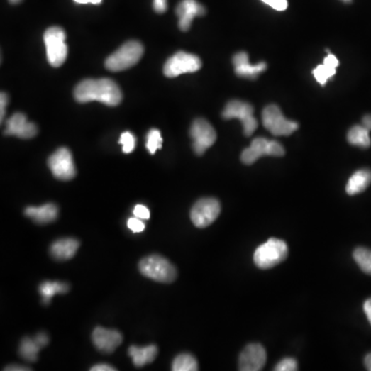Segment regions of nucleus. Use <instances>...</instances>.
<instances>
[{"instance_id": "1", "label": "nucleus", "mask_w": 371, "mask_h": 371, "mask_svg": "<svg viewBox=\"0 0 371 371\" xmlns=\"http://www.w3.org/2000/svg\"><path fill=\"white\" fill-rule=\"evenodd\" d=\"M74 95L81 104L99 101L109 106H118L123 99L119 86L111 79H84L77 84Z\"/></svg>"}, {"instance_id": "2", "label": "nucleus", "mask_w": 371, "mask_h": 371, "mask_svg": "<svg viewBox=\"0 0 371 371\" xmlns=\"http://www.w3.org/2000/svg\"><path fill=\"white\" fill-rule=\"evenodd\" d=\"M138 268L143 275L158 283H172L177 279L175 266L160 255H151L142 259Z\"/></svg>"}, {"instance_id": "3", "label": "nucleus", "mask_w": 371, "mask_h": 371, "mask_svg": "<svg viewBox=\"0 0 371 371\" xmlns=\"http://www.w3.org/2000/svg\"><path fill=\"white\" fill-rule=\"evenodd\" d=\"M288 256V245L279 238H270L254 253V262L261 270H270Z\"/></svg>"}, {"instance_id": "4", "label": "nucleus", "mask_w": 371, "mask_h": 371, "mask_svg": "<svg viewBox=\"0 0 371 371\" xmlns=\"http://www.w3.org/2000/svg\"><path fill=\"white\" fill-rule=\"evenodd\" d=\"M143 47L140 42L131 40L125 43L115 53L106 60V67L111 72H122L128 70L140 60L143 55Z\"/></svg>"}, {"instance_id": "5", "label": "nucleus", "mask_w": 371, "mask_h": 371, "mask_svg": "<svg viewBox=\"0 0 371 371\" xmlns=\"http://www.w3.org/2000/svg\"><path fill=\"white\" fill-rule=\"evenodd\" d=\"M66 33L61 27H50L45 31L44 40L47 58L53 67H59L67 58L68 48L65 43Z\"/></svg>"}, {"instance_id": "6", "label": "nucleus", "mask_w": 371, "mask_h": 371, "mask_svg": "<svg viewBox=\"0 0 371 371\" xmlns=\"http://www.w3.org/2000/svg\"><path fill=\"white\" fill-rule=\"evenodd\" d=\"M262 123L264 127L275 136H289L297 131L298 123L286 119L281 109L270 104L263 109Z\"/></svg>"}, {"instance_id": "7", "label": "nucleus", "mask_w": 371, "mask_h": 371, "mask_svg": "<svg viewBox=\"0 0 371 371\" xmlns=\"http://www.w3.org/2000/svg\"><path fill=\"white\" fill-rule=\"evenodd\" d=\"M222 116L226 120H240L245 136H251L258 127V121L254 117V108L248 102L231 100L225 106Z\"/></svg>"}, {"instance_id": "8", "label": "nucleus", "mask_w": 371, "mask_h": 371, "mask_svg": "<svg viewBox=\"0 0 371 371\" xmlns=\"http://www.w3.org/2000/svg\"><path fill=\"white\" fill-rule=\"evenodd\" d=\"M284 155V149L281 143L264 138H257L253 140L249 148L243 150L240 159L243 164L251 165L263 156L282 157Z\"/></svg>"}, {"instance_id": "9", "label": "nucleus", "mask_w": 371, "mask_h": 371, "mask_svg": "<svg viewBox=\"0 0 371 371\" xmlns=\"http://www.w3.org/2000/svg\"><path fill=\"white\" fill-rule=\"evenodd\" d=\"M201 60L196 55L179 51L166 61L163 72L167 77H175L184 74L198 72L201 68Z\"/></svg>"}, {"instance_id": "10", "label": "nucleus", "mask_w": 371, "mask_h": 371, "mask_svg": "<svg viewBox=\"0 0 371 371\" xmlns=\"http://www.w3.org/2000/svg\"><path fill=\"white\" fill-rule=\"evenodd\" d=\"M221 214V204L215 198H202L191 209L190 218L198 228H206L217 220Z\"/></svg>"}, {"instance_id": "11", "label": "nucleus", "mask_w": 371, "mask_h": 371, "mask_svg": "<svg viewBox=\"0 0 371 371\" xmlns=\"http://www.w3.org/2000/svg\"><path fill=\"white\" fill-rule=\"evenodd\" d=\"M48 165L54 177L60 181H70L76 177V165L72 152L66 148H60L54 152L48 159Z\"/></svg>"}, {"instance_id": "12", "label": "nucleus", "mask_w": 371, "mask_h": 371, "mask_svg": "<svg viewBox=\"0 0 371 371\" xmlns=\"http://www.w3.org/2000/svg\"><path fill=\"white\" fill-rule=\"evenodd\" d=\"M190 135L193 140V150L198 156L206 153L217 140V133L208 121L196 119L192 123Z\"/></svg>"}, {"instance_id": "13", "label": "nucleus", "mask_w": 371, "mask_h": 371, "mask_svg": "<svg viewBox=\"0 0 371 371\" xmlns=\"http://www.w3.org/2000/svg\"><path fill=\"white\" fill-rule=\"evenodd\" d=\"M267 354L260 343H250L243 349L238 360L241 371H260L265 366Z\"/></svg>"}, {"instance_id": "14", "label": "nucleus", "mask_w": 371, "mask_h": 371, "mask_svg": "<svg viewBox=\"0 0 371 371\" xmlns=\"http://www.w3.org/2000/svg\"><path fill=\"white\" fill-rule=\"evenodd\" d=\"M93 345L104 354H111L120 347L123 341L122 334L117 330L96 327L92 333Z\"/></svg>"}, {"instance_id": "15", "label": "nucleus", "mask_w": 371, "mask_h": 371, "mask_svg": "<svg viewBox=\"0 0 371 371\" xmlns=\"http://www.w3.org/2000/svg\"><path fill=\"white\" fill-rule=\"evenodd\" d=\"M6 135L17 136L23 140H29L38 134V127L27 120L24 113H17L11 116L6 122Z\"/></svg>"}, {"instance_id": "16", "label": "nucleus", "mask_w": 371, "mask_h": 371, "mask_svg": "<svg viewBox=\"0 0 371 371\" xmlns=\"http://www.w3.org/2000/svg\"><path fill=\"white\" fill-rule=\"evenodd\" d=\"M179 17V27L182 31H188L195 17L206 15V8L196 0H182L175 9Z\"/></svg>"}, {"instance_id": "17", "label": "nucleus", "mask_w": 371, "mask_h": 371, "mask_svg": "<svg viewBox=\"0 0 371 371\" xmlns=\"http://www.w3.org/2000/svg\"><path fill=\"white\" fill-rule=\"evenodd\" d=\"M234 72L238 77L245 79H255L259 74L265 72L267 65L265 62H260L258 65H252L249 61V55L245 52H240L233 56Z\"/></svg>"}, {"instance_id": "18", "label": "nucleus", "mask_w": 371, "mask_h": 371, "mask_svg": "<svg viewBox=\"0 0 371 371\" xmlns=\"http://www.w3.org/2000/svg\"><path fill=\"white\" fill-rule=\"evenodd\" d=\"M24 214L38 224H49L58 218L59 209L56 204H47L42 206H28Z\"/></svg>"}, {"instance_id": "19", "label": "nucleus", "mask_w": 371, "mask_h": 371, "mask_svg": "<svg viewBox=\"0 0 371 371\" xmlns=\"http://www.w3.org/2000/svg\"><path fill=\"white\" fill-rule=\"evenodd\" d=\"M79 248V243L74 238H61L53 243L50 253L56 260H70L76 255Z\"/></svg>"}, {"instance_id": "20", "label": "nucleus", "mask_w": 371, "mask_h": 371, "mask_svg": "<svg viewBox=\"0 0 371 371\" xmlns=\"http://www.w3.org/2000/svg\"><path fill=\"white\" fill-rule=\"evenodd\" d=\"M338 65V59L334 55L328 54L326 58L324 59V63L317 66L313 70L314 77L317 79L319 84L325 86L329 79L336 76V68Z\"/></svg>"}, {"instance_id": "21", "label": "nucleus", "mask_w": 371, "mask_h": 371, "mask_svg": "<svg viewBox=\"0 0 371 371\" xmlns=\"http://www.w3.org/2000/svg\"><path fill=\"white\" fill-rule=\"evenodd\" d=\"M129 356L132 358L134 366L136 367H143L148 364L152 363L158 354V349L156 345H151L145 348H138L136 345H131L128 350Z\"/></svg>"}, {"instance_id": "22", "label": "nucleus", "mask_w": 371, "mask_h": 371, "mask_svg": "<svg viewBox=\"0 0 371 371\" xmlns=\"http://www.w3.org/2000/svg\"><path fill=\"white\" fill-rule=\"evenodd\" d=\"M371 184V170H360L355 172L348 182L345 191L349 195H356L363 192Z\"/></svg>"}, {"instance_id": "23", "label": "nucleus", "mask_w": 371, "mask_h": 371, "mask_svg": "<svg viewBox=\"0 0 371 371\" xmlns=\"http://www.w3.org/2000/svg\"><path fill=\"white\" fill-rule=\"evenodd\" d=\"M68 290H70V286L67 284L59 283V282H45L38 288L45 304H49L55 295L65 294Z\"/></svg>"}, {"instance_id": "24", "label": "nucleus", "mask_w": 371, "mask_h": 371, "mask_svg": "<svg viewBox=\"0 0 371 371\" xmlns=\"http://www.w3.org/2000/svg\"><path fill=\"white\" fill-rule=\"evenodd\" d=\"M348 142L356 147L367 149L371 145L370 131L363 125H356V126L352 127L348 133Z\"/></svg>"}, {"instance_id": "25", "label": "nucleus", "mask_w": 371, "mask_h": 371, "mask_svg": "<svg viewBox=\"0 0 371 371\" xmlns=\"http://www.w3.org/2000/svg\"><path fill=\"white\" fill-rule=\"evenodd\" d=\"M42 349L35 338H25L20 343L19 354L24 360L35 362L38 360V352Z\"/></svg>"}, {"instance_id": "26", "label": "nucleus", "mask_w": 371, "mask_h": 371, "mask_svg": "<svg viewBox=\"0 0 371 371\" xmlns=\"http://www.w3.org/2000/svg\"><path fill=\"white\" fill-rule=\"evenodd\" d=\"M172 370L174 371H196L198 370L196 358L187 353L179 355L172 362Z\"/></svg>"}, {"instance_id": "27", "label": "nucleus", "mask_w": 371, "mask_h": 371, "mask_svg": "<svg viewBox=\"0 0 371 371\" xmlns=\"http://www.w3.org/2000/svg\"><path fill=\"white\" fill-rule=\"evenodd\" d=\"M353 256H354L355 261L358 264L359 267L364 272L371 275V250L358 248V249L355 250Z\"/></svg>"}, {"instance_id": "28", "label": "nucleus", "mask_w": 371, "mask_h": 371, "mask_svg": "<svg viewBox=\"0 0 371 371\" xmlns=\"http://www.w3.org/2000/svg\"><path fill=\"white\" fill-rule=\"evenodd\" d=\"M162 148V136L158 129H151L147 134V149L154 155L157 150Z\"/></svg>"}, {"instance_id": "29", "label": "nucleus", "mask_w": 371, "mask_h": 371, "mask_svg": "<svg viewBox=\"0 0 371 371\" xmlns=\"http://www.w3.org/2000/svg\"><path fill=\"white\" fill-rule=\"evenodd\" d=\"M120 143L123 147V153L131 154L135 149L136 140L135 136L131 132H123L120 138Z\"/></svg>"}, {"instance_id": "30", "label": "nucleus", "mask_w": 371, "mask_h": 371, "mask_svg": "<svg viewBox=\"0 0 371 371\" xmlns=\"http://www.w3.org/2000/svg\"><path fill=\"white\" fill-rule=\"evenodd\" d=\"M298 370L297 362L293 358H284L275 366V371H296Z\"/></svg>"}, {"instance_id": "31", "label": "nucleus", "mask_w": 371, "mask_h": 371, "mask_svg": "<svg viewBox=\"0 0 371 371\" xmlns=\"http://www.w3.org/2000/svg\"><path fill=\"white\" fill-rule=\"evenodd\" d=\"M127 227L133 231L134 233H140L145 228V223L143 222L142 218L136 217L131 218L127 221Z\"/></svg>"}, {"instance_id": "32", "label": "nucleus", "mask_w": 371, "mask_h": 371, "mask_svg": "<svg viewBox=\"0 0 371 371\" xmlns=\"http://www.w3.org/2000/svg\"><path fill=\"white\" fill-rule=\"evenodd\" d=\"M261 1L272 6L275 11H283L288 8V0H261Z\"/></svg>"}, {"instance_id": "33", "label": "nucleus", "mask_w": 371, "mask_h": 371, "mask_svg": "<svg viewBox=\"0 0 371 371\" xmlns=\"http://www.w3.org/2000/svg\"><path fill=\"white\" fill-rule=\"evenodd\" d=\"M134 217L142 218V220H149L150 218V211L147 206H143V204H138L133 209Z\"/></svg>"}, {"instance_id": "34", "label": "nucleus", "mask_w": 371, "mask_h": 371, "mask_svg": "<svg viewBox=\"0 0 371 371\" xmlns=\"http://www.w3.org/2000/svg\"><path fill=\"white\" fill-rule=\"evenodd\" d=\"M8 101V95L2 92L1 95H0V120H1V122L4 119V116H6V109Z\"/></svg>"}, {"instance_id": "35", "label": "nucleus", "mask_w": 371, "mask_h": 371, "mask_svg": "<svg viewBox=\"0 0 371 371\" xmlns=\"http://www.w3.org/2000/svg\"><path fill=\"white\" fill-rule=\"evenodd\" d=\"M153 6L156 13H162L167 10V0H154Z\"/></svg>"}, {"instance_id": "36", "label": "nucleus", "mask_w": 371, "mask_h": 371, "mask_svg": "<svg viewBox=\"0 0 371 371\" xmlns=\"http://www.w3.org/2000/svg\"><path fill=\"white\" fill-rule=\"evenodd\" d=\"M34 338L36 339L38 345L42 348H45V345L49 343V338H48V336L45 333H38V336H34Z\"/></svg>"}, {"instance_id": "37", "label": "nucleus", "mask_w": 371, "mask_h": 371, "mask_svg": "<svg viewBox=\"0 0 371 371\" xmlns=\"http://www.w3.org/2000/svg\"><path fill=\"white\" fill-rule=\"evenodd\" d=\"M91 371H115L116 368L113 366L108 365V364H99V365L93 366Z\"/></svg>"}, {"instance_id": "38", "label": "nucleus", "mask_w": 371, "mask_h": 371, "mask_svg": "<svg viewBox=\"0 0 371 371\" xmlns=\"http://www.w3.org/2000/svg\"><path fill=\"white\" fill-rule=\"evenodd\" d=\"M364 313L366 314V317H367L368 321L371 324V298L370 299L366 300L365 304H364Z\"/></svg>"}, {"instance_id": "39", "label": "nucleus", "mask_w": 371, "mask_h": 371, "mask_svg": "<svg viewBox=\"0 0 371 371\" xmlns=\"http://www.w3.org/2000/svg\"><path fill=\"white\" fill-rule=\"evenodd\" d=\"M362 125L371 131V115L364 116L363 120H362Z\"/></svg>"}, {"instance_id": "40", "label": "nucleus", "mask_w": 371, "mask_h": 371, "mask_svg": "<svg viewBox=\"0 0 371 371\" xmlns=\"http://www.w3.org/2000/svg\"><path fill=\"white\" fill-rule=\"evenodd\" d=\"M6 371H27V370H31V368L28 367H24V366H19V365H13V366H9V367H6Z\"/></svg>"}, {"instance_id": "41", "label": "nucleus", "mask_w": 371, "mask_h": 371, "mask_svg": "<svg viewBox=\"0 0 371 371\" xmlns=\"http://www.w3.org/2000/svg\"><path fill=\"white\" fill-rule=\"evenodd\" d=\"M74 1L79 4H101L102 0H74Z\"/></svg>"}, {"instance_id": "42", "label": "nucleus", "mask_w": 371, "mask_h": 371, "mask_svg": "<svg viewBox=\"0 0 371 371\" xmlns=\"http://www.w3.org/2000/svg\"><path fill=\"white\" fill-rule=\"evenodd\" d=\"M364 363H365L366 368H367L368 370L371 371V353L365 357V360H364Z\"/></svg>"}, {"instance_id": "43", "label": "nucleus", "mask_w": 371, "mask_h": 371, "mask_svg": "<svg viewBox=\"0 0 371 371\" xmlns=\"http://www.w3.org/2000/svg\"><path fill=\"white\" fill-rule=\"evenodd\" d=\"M9 1H10L11 4H19V2H21L22 0H9Z\"/></svg>"}, {"instance_id": "44", "label": "nucleus", "mask_w": 371, "mask_h": 371, "mask_svg": "<svg viewBox=\"0 0 371 371\" xmlns=\"http://www.w3.org/2000/svg\"><path fill=\"white\" fill-rule=\"evenodd\" d=\"M341 1H343V2H350V1H352V0H341Z\"/></svg>"}]
</instances>
